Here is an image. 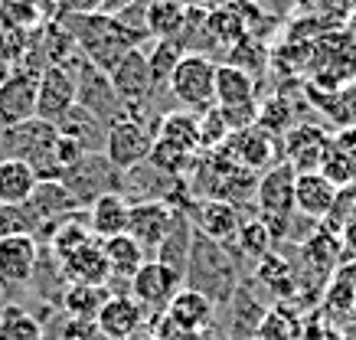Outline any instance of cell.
I'll list each match as a JSON object with an SVG mask.
<instances>
[{"label":"cell","mask_w":356,"mask_h":340,"mask_svg":"<svg viewBox=\"0 0 356 340\" xmlns=\"http://www.w3.org/2000/svg\"><path fill=\"white\" fill-rule=\"evenodd\" d=\"M184 285L203 291L213 305H229L238 288V265L229 249L206 239L203 232H193L190 255L184 268Z\"/></svg>","instance_id":"1"},{"label":"cell","mask_w":356,"mask_h":340,"mask_svg":"<svg viewBox=\"0 0 356 340\" xmlns=\"http://www.w3.org/2000/svg\"><path fill=\"white\" fill-rule=\"evenodd\" d=\"M63 23H72L69 33L76 36L79 49L92 66L102 72H111L118 66V59L134 46H144L128 26H121L118 17H105V13H82V17H65Z\"/></svg>","instance_id":"2"},{"label":"cell","mask_w":356,"mask_h":340,"mask_svg":"<svg viewBox=\"0 0 356 340\" xmlns=\"http://www.w3.org/2000/svg\"><path fill=\"white\" fill-rule=\"evenodd\" d=\"M167 92L184 111H203L216 105V63L203 53H186L173 69Z\"/></svg>","instance_id":"3"},{"label":"cell","mask_w":356,"mask_h":340,"mask_svg":"<svg viewBox=\"0 0 356 340\" xmlns=\"http://www.w3.org/2000/svg\"><path fill=\"white\" fill-rule=\"evenodd\" d=\"M69 72L76 76V105L82 111H88L95 121H102L105 128L115 124L118 118L128 115V108L121 105L118 92L111 86L108 72H102L98 66H92L86 56H79L76 63L69 66Z\"/></svg>","instance_id":"4"},{"label":"cell","mask_w":356,"mask_h":340,"mask_svg":"<svg viewBox=\"0 0 356 340\" xmlns=\"http://www.w3.org/2000/svg\"><path fill=\"white\" fill-rule=\"evenodd\" d=\"M294 167L278 161L268 167L255 184V207H259V220L271 229V236L278 239L281 232H288V222L294 216Z\"/></svg>","instance_id":"5"},{"label":"cell","mask_w":356,"mask_h":340,"mask_svg":"<svg viewBox=\"0 0 356 340\" xmlns=\"http://www.w3.org/2000/svg\"><path fill=\"white\" fill-rule=\"evenodd\" d=\"M65 187V193L76 200V207H88L95 203L98 197L105 193H121L124 190V174L118 167L108 164V157L98 151V154H82V161L76 167H69L59 180Z\"/></svg>","instance_id":"6"},{"label":"cell","mask_w":356,"mask_h":340,"mask_svg":"<svg viewBox=\"0 0 356 340\" xmlns=\"http://www.w3.org/2000/svg\"><path fill=\"white\" fill-rule=\"evenodd\" d=\"M151 147H154V131L140 118L124 115V118H118L115 124L105 128V147H102V154L108 157L111 167H118L121 174L147 164Z\"/></svg>","instance_id":"7"},{"label":"cell","mask_w":356,"mask_h":340,"mask_svg":"<svg viewBox=\"0 0 356 340\" xmlns=\"http://www.w3.org/2000/svg\"><path fill=\"white\" fill-rule=\"evenodd\" d=\"M111 86L118 92L121 105L128 108L131 118H138L140 108L151 102L154 95V79H151V66H147V56H144V46H134L118 59V66L108 72Z\"/></svg>","instance_id":"8"},{"label":"cell","mask_w":356,"mask_h":340,"mask_svg":"<svg viewBox=\"0 0 356 340\" xmlns=\"http://www.w3.org/2000/svg\"><path fill=\"white\" fill-rule=\"evenodd\" d=\"M128 288H131V298H134L147 314H151V311L163 314L167 305L173 301V295L184 288V272H177V268L157 262V259H147V262L134 272Z\"/></svg>","instance_id":"9"},{"label":"cell","mask_w":356,"mask_h":340,"mask_svg":"<svg viewBox=\"0 0 356 340\" xmlns=\"http://www.w3.org/2000/svg\"><path fill=\"white\" fill-rule=\"evenodd\" d=\"M173 220H177V209L167 207L163 200H134L128 209V236L151 259L167 239V232L173 229Z\"/></svg>","instance_id":"10"},{"label":"cell","mask_w":356,"mask_h":340,"mask_svg":"<svg viewBox=\"0 0 356 340\" xmlns=\"http://www.w3.org/2000/svg\"><path fill=\"white\" fill-rule=\"evenodd\" d=\"M76 108V76L65 66H46L36 79V118L59 124Z\"/></svg>","instance_id":"11"},{"label":"cell","mask_w":356,"mask_h":340,"mask_svg":"<svg viewBox=\"0 0 356 340\" xmlns=\"http://www.w3.org/2000/svg\"><path fill=\"white\" fill-rule=\"evenodd\" d=\"M36 118V76L10 69L0 79V131Z\"/></svg>","instance_id":"12"},{"label":"cell","mask_w":356,"mask_h":340,"mask_svg":"<svg viewBox=\"0 0 356 340\" xmlns=\"http://www.w3.org/2000/svg\"><path fill=\"white\" fill-rule=\"evenodd\" d=\"M40 268V245L26 232L0 236V282L10 288H23L33 282Z\"/></svg>","instance_id":"13"},{"label":"cell","mask_w":356,"mask_h":340,"mask_svg":"<svg viewBox=\"0 0 356 340\" xmlns=\"http://www.w3.org/2000/svg\"><path fill=\"white\" fill-rule=\"evenodd\" d=\"M278 151H281L278 134L265 131L259 124H252L245 131H232L226 141V157H232L236 164L248 167V170L275 167L278 164Z\"/></svg>","instance_id":"14"},{"label":"cell","mask_w":356,"mask_h":340,"mask_svg":"<svg viewBox=\"0 0 356 340\" xmlns=\"http://www.w3.org/2000/svg\"><path fill=\"white\" fill-rule=\"evenodd\" d=\"M190 220H193L196 232H203L206 239L219 242L222 249H229V242H236L238 226H242V216H238L236 203H229V200H213V197L196 200Z\"/></svg>","instance_id":"15"},{"label":"cell","mask_w":356,"mask_h":340,"mask_svg":"<svg viewBox=\"0 0 356 340\" xmlns=\"http://www.w3.org/2000/svg\"><path fill=\"white\" fill-rule=\"evenodd\" d=\"M147 327V311L131 295H108L95 318V330L105 340H128Z\"/></svg>","instance_id":"16"},{"label":"cell","mask_w":356,"mask_h":340,"mask_svg":"<svg viewBox=\"0 0 356 340\" xmlns=\"http://www.w3.org/2000/svg\"><path fill=\"white\" fill-rule=\"evenodd\" d=\"M337 193H340V187L330 184L321 170L298 174L294 177V213L304 216V220L324 222L337 203Z\"/></svg>","instance_id":"17"},{"label":"cell","mask_w":356,"mask_h":340,"mask_svg":"<svg viewBox=\"0 0 356 340\" xmlns=\"http://www.w3.org/2000/svg\"><path fill=\"white\" fill-rule=\"evenodd\" d=\"M330 147V138H327L321 128L314 124H298L284 134L281 141V151H284V164L294 167V174H307V170H321L324 164V154Z\"/></svg>","instance_id":"18"},{"label":"cell","mask_w":356,"mask_h":340,"mask_svg":"<svg viewBox=\"0 0 356 340\" xmlns=\"http://www.w3.org/2000/svg\"><path fill=\"white\" fill-rule=\"evenodd\" d=\"M163 318L177 324L180 330H190V334H206V327L213 324L216 318V305L203 295V291H196V288H180L173 301L167 305L163 311Z\"/></svg>","instance_id":"19"},{"label":"cell","mask_w":356,"mask_h":340,"mask_svg":"<svg viewBox=\"0 0 356 340\" xmlns=\"http://www.w3.org/2000/svg\"><path fill=\"white\" fill-rule=\"evenodd\" d=\"M59 275H63L65 285H108V262L102 255L98 239L59 259Z\"/></svg>","instance_id":"20"},{"label":"cell","mask_w":356,"mask_h":340,"mask_svg":"<svg viewBox=\"0 0 356 340\" xmlns=\"http://www.w3.org/2000/svg\"><path fill=\"white\" fill-rule=\"evenodd\" d=\"M128 209H131V203H128V197H121V193H105V197H98L95 203L86 207L88 232H92L98 242L128 232Z\"/></svg>","instance_id":"21"},{"label":"cell","mask_w":356,"mask_h":340,"mask_svg":"<svg viewBox=\"0 0 356 340\" xmlns=\"http://www.w3.org/2000/svg\"><path fill=\"white\" fill-rule=\"evenodd\" d=\"M40 187L33 167L17 157H0V207H26Z\"/></svg>","instance_id":"22"},{"label":"cell","mask_w":356,"mask_h":340,"mask_svg":"<svg viewBox=\"0 0 356 340\" xmlns=\"http://www.w3.org/2000/svg\"><path fill=\"white\" fill-rule=\"evenodd\" d=\"M186 10L180 0H147V10H144V26L151 40H180L186 26Z\"/></svg>","instance_id":"23"},{"label":"cell","mask_w":356,"mask_h":340,"mask_svg":"<svg viewBox=\"0 0 356 340\" xmlns=\"http://www.w3.org/2000/svg\"><path fill=\"white\" fill-rule=\"evenodd\" d=\"M98 245H102V255H105V262H108V275H111V278H121V282H131V278H134V272L147 262L144 249L131 239L128 232L111 236V239H102Z\"/></svg>","instance_id":"24"},{"label":"cell","mask_w":356,"mask_h":340,"mask_svg":"<svg viewBox=\"0 0 356 340\" xmlns=\"http://www.w3.org/2000/svg\"><path fill=\"white\" fill-rule=\"evenodd\" d=\"M252 102H255V79L229 63L216 66V108H236Z\"/></svg>","instance_id":"25"},{"label":"cell","mask_w":356,"mask_h":340,"mask_svg":"<svg viewBox=\"0 0 356 340\" xmlns=\"http://www.w3.org/2000/svg\"><path fill=\"white\" fill-rule=\"evenodd\" d=\"M108 298V288L105 285H65L59 305L69 314V321H79V324H95L98 311Z\"/></svg>","instance_id":"26"},{"label":"cell","mask_w":356,"mask_h":340,"mask_svg":"<svg viewBox=\"0 0 356 340\" xmlns=\"http://www.w3.org/2000/svg\"><path fill=\"white\" fill-rule=\"evenodd\" d=\"M154 138L157 141H167V144H177L190 154H200V138H196V115L190 111L177 108V111H167L161 118L154 121Z\"/></svg>","instance_id":"27"},{"label":"cell","mask_w":356,"mask_h":340,"mask_svg":"<svg viewBox=\"0 0 356 340\" xmlns=\"http://www.w3.org/2000/svg\"><path fill=\"white\" fill-rule=\"evenodd\" d=\"M56 128H59V134L72 138V141H76L86 154H98L102 147H105V124H102V121H95L88 111L79 108V105L69 111V115H65Z\"/></svg>","instance_id":"28"},{"label":"cell","mask_w":356,"mask_h":340,"mask_svg":"<svg viewBox=\"0 0 356 340\" xmlns=\"http://www.w3.org/2000/svg\"><path fill=\"white\" fill-rule=\"evenodd\" d=\"M186 53L190 49H184L180 40H151V49H144V56H147V66H151L154 88H167L173 69Z\"/></svg>","instance_id":"29"},{"label":"cell","mask_w":356,"mask_h":340,"mask_svg":"<svg viewBox=\"0 0 356 340\" xmlns=\"http://www.w3.org/2000/svg\"><path fill=\"white\" fill-rule=\"evenodd\" d=\"M0 340H43V324L23 305L0 307Z\"/></svg>","instance_id":"30"},{"label":"cell","mask_w":356,"mask_h":340,"mask_svg":"<svg viewBox=\"0 0 356 340\" xmlns=\"http://www.w3.org/2000/svg\"><path fill=\"white\" fill-rule=\"evenodd\" d=\"M147 164L163 177H173V180H180V177L196 164V154L184 151V147H177V144H167V141H157L154 138V147L147 154Z\"/></svg>","instance_id":"31"},{"label":"cell","mask_w":356,"mask_h":340,"mask_svg":"<svg viewBox=\"0 0 356 340\" xmlns=\"http://www.w3.org/2000/svg\"><path fill=\"white\" fill-rule=\"evenodd\" d=\"M236 245H238V252L245 255V259H255V262H261V259L271 252L275 236H271V229L261 220H245L242 226H238Z\"/></svg>","instance_id":"32"},{"label":"cell","mask_w":356,"mask_h":340,"mask_svg":"<svg viewBox=\"0 0 356 340\" xmlns=\"http://www.w3.org/2000/svg\"><path fill=\"white\" fill-rule=\"evenodd\" d=\"M229 124L222 118V111L213 105V108H203L196 115V138H200V151H219L222 144L229 141Z\"/></svg>","instance_id":"33"},{"label":"cell","mask_w":356,"mask_h":340,"mask_svg":"<svg viewBox=\"0 0 356 340\" xmlns=\"http://www.w3.org/2000/svg\"><path fill=\"white\" fill-rule=\"evenodd\" d=\"M30 46V33L0 20V69H17Z\"/></svg>","instance_id":"34"},{"label":"cell","mask_w":356,"mask_h":340,"mask_svg":"<svg viewBox=\"0 0 356 340\" xmlns=\"http://www.w3.org/2000/svg\"><path fill=\"white\" fill-rule=\"evenodd\" d=\"M259 282L261 285H268L275 295H291L294 291V275H291V268H288V262L284 259H278V255H265L259 262Z\"/></svg>","instance_id":"35"},{"label":"cell","mask_w":356,"mask_h":340,"mask_svg":"<svg viewBox=\"0 0 356 340\" xmlns=\"http://www.w3.org/2000/svg\"><path fill=\"white\" fill-rule=\"evenodd\" d=\"M259 128L271 134H288L291 131V108L284 99H271L259 105Z\"/></svg>","instance_id":"36"},{"label":"cell","mask_w":356,"mask_h":340,"mask_svg":"<svg viewBox=\"0 0 356 340\" xmlns=\"http://www.w3.org/2000/svg\"><path fill=\"white\" fill-rule=\"evenodd\" d=\"M151 337H154V340H203V334H190V330H180L177 324H170V321L163 318V314H157Z\"/></svg>","instance_id":"37"},{"label":"cell","mask_w":356,"mask_h":340,"mask_svg":"<svg viewBox=\"0 0 356 340\" xmlns=\"http://www.w3.org/2000/svg\"><path fill=\"white\" fill-rule=\"evenodd\" d=\"M56 7L65 13V17H82V13H98L102 0H53Z\"/></svg>","instance_id":"38"},{"label":"cell","mask_w":356,"mask_h":340,"mask_svg":"<svg viewBox=\"0 0 356 340\" xmlns=\"http://www.w3.org/2000/svg\"><path fill=\"white\" fill-rule=\"evenodd\" d=\"M340 252L350 255V259H356V216H350V220L340 226Z\"/></svg>","instance_id":"39"},{"label":"cell","mask_w":356,"mask_h":340,"mask_svg":"<svg viewBox=\"0 0 356 340\" xmlns=\"http://www.w3.org/2000/svg\"><path fill=\"white\" fill-rule=\"evenodd\" d=\"M134 3H140V0H102V7H98V13H105V17H118V13L131 10Z\"/></svg>","instance_id":"40"},{"label":"cell","mask_w":356,"mask_h":340,"mask_svg":"<svg viewBox=\"0 0 356 340\" xmlns=\"http://www.w3.org/2000/svg\"><path fill=\"white\" fill-rule=\"evenodd\" d=\"M186 10H213V7H219V3H226V0H180Z\"/></svg>","instance_id":"41"},{"label":"cell","mask_w":356,"mask_h":340,"mask_svg":"<svg viewBox=\"0 0 356 340\" xmlns=\"http://www.w3.org/2000/svg\"><path fill=\"white\" fill-rule=\"evenodd\" d=\"M343 33H346V40L356 46V7L350 10V17H346V23H343Z\"/></svg>","instance_id":"42"},{"label":"cell","mask_w":356,"mask_h":340,"mask_svg":"<svg viewBox=\"0 0 356 340\" xmlns=\"http://www.w3.org/2000/svg\"><path fill=\"white\" fill-rule=\"evenodd\" d=\"M128 340H154V337H151V330L144 327V330H138V334H131Z\"/></svg>","instance_id":"43"},{"label":"cell","mask_w":356,"mask_h":340,"mask_svg":"<svg viewBox=\"0 0 356 340\" xmlns=\"http://www.w3.org/2000/svg\"><path fill=\"white\" fill-rule=\"evenodd\" d=\"M3 76H7V69H0V79H3Z\"/></svg>","instance_id":"44"},{"label":"cell","mask_w":356,"mask_h":340,"mask_svg":"<svg viewBox=\"0 0 356 340\" xmlns=\"http://www.w3.org/2000/svg\"><path fill=\"white\" fill-rule=\"evenodd\" d=\"M248 3H261V0H248Z\"/></svg>","instance_id":"45"},{"label":"cell","mask_w":356,"mask_h":340,"mask_svg":"<svg viewBox=\"0 0 356 340\" xmlns=\"http://www.w3.org/2000/svg\"><path fill=\"white\" fill-rule=\"evenodd\" d=\"M0 291H3V282H0Z\"/></svg>","instance_id":"46"}]
</instances>
